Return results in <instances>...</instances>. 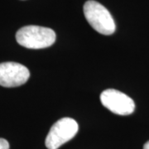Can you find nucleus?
I'll list each match as a JSON object with an SVG mask.
<instances>
[{
    "label": "nucleus",
    "instance_id": "2",
    "mask_svg": "<svg viewBox=\"0 0 149 149\" xmlns=\"http://www.w3.org/2000/svg\"><path fill=\"white\" fill-rule=\"evenodd\" d=\"M85 18L96 32L103 35H111L115 32L116 25L109 10L101 3L89 0L84 5Z\"/></svg>",
    "mask_w": 149,
    "mask_h": 149
},
{
    "label": "nucleus",
    "instance_id": "5",
    "mask_svg": "<svg viewBox=\"0 0 149 149\" xmlns=\"http://www.w3.org/2000/svg\"><path fill=\"white\" fill-rule=\"evenodd\" d=\"M29 77L30 71L23 65L11 61L0 64V85L3 87L20 86Z\"/></svg>",
    "mask_w": 149,
    "mask_h": 149
},
{
    "label": "nucleus",
    "instance_id": "3",
    "mask_svg": "<svg viewBox=\"0 0 149 149\" xmlns=\"http://www.w3.org/2000/svg\"><path fill=\"white\" fill-rule=\"evenodd\" d=\"M79 130L77 122L71 118H62L56 122L48 133L45 141L48 149H58L73 139Z\"/></svg>",
    "mask_w": 149,
    "mask_h": 149
},
{
    "label": "nucleus",
    "instance_id": "6",
    "mask_svg": "<svg viewBox=\"0 0 149 149\" xmlns=\"http://www.w3.org/2000/svg\"><path fill=\"white\" fill-rule=\"evenodd\" d=\"M0 149H9V143L7 140L0 139Z\"/></svg>",
    "mask_w": 149,
    "mask_h": 149
},
{
    "label": "nucleus",
    "instance_id": "7",
    "mask_svg": "<svg viewBox=\"0 0 149 149\" xmlns=\"http://www.w3.org/2000/svg\"><path fill=\"white\" fill-rule=\"evenodd\" d=\"M143 149H149V141H148L146 143L144 144Z\"/></svg>",
    "mask_w": 149,
    "mask_h": 149
},
{
    "label": "nucleus",
    "instance_id": "1",
    "mask_svg": "<svg viewBox=\"0 0 149 149\" xmlns=\"http://www.w3.org/2000/svg\"><path fill=\"white\" fill-rule=\"evenodd\" d=\"M16 40L19 45L28 49H43L54 44L56 33L48 27L30 25L17 32Z\"/></svg>",
    "mask_w": 149,
    "mask_h": 149
},
{
    "label": "nucleus",
    "instance_id": "4",
    "mask_svg": "<svg viewBox=\"0 0 149 149\" xmlns=\"http://www.w3.org/2000/svg\"><path fill=\"white\" fill-rule=\"evenodd\" d=\"M102 104L118 115H129L135 109V104L127 95L113 89L104 91L100 95Z\"/></svg>",
    "mask_w": 149,
    "mask_h": 149
}]
</instances>
